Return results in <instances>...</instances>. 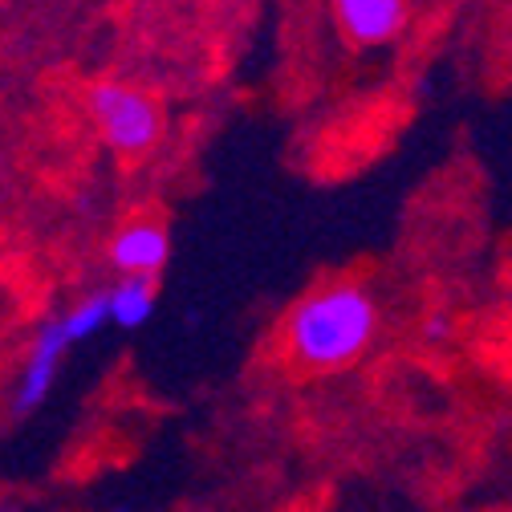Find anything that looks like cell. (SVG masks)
Listing matches in <instances>:
<instances>
[{
    "label": "cell",
    "instance_id": "8992f818",
    "mask_svg": "<svg viewBox=\"0 0 512 512\" xmlns=\"http://www.w3.org/2000/svg\"><path fill=\"white\" fill-rule=\"evenodd\" d=\"M110 297V322L122 330H139L147 317L155 313V277H118Z\"/></svg>",
    "mask_w": 512,
    "mask_h": 512
},
{
    "label": "cell",
    "instance_id": "52a82bcc",
    "mask_svg": "<svg viewBox=\"0 0 512 512\" xmlns=\"http://www.w3.org/2000/svg\"><path fill=\"white\" fill-rule=\"evenodd\" d=\"M447 330H452V317H447V313H431L427 322H423V338L427 342H443Z\"/></svg>",
    "mask_w": 512,
    "mask_h": 512
},
{
    "label": "cell",
    "instance_id": "3957f363",
    "mask_svg": "<svg viewBox=\"0 0 512 512\" xmlns=\"http://www.w3.org/2000/svg\"><path fill=\"white\" fill-rule=\"evenodd\" d=\"M70 346H74V338L66 334V322H61V317H53V322H45L37 330L29 358H25V370H21V382H17V395H13V415H33L49 399L61 354Z\"/></svg>",
    "mask_w": 512,
    "mask_h": 512
},
{
    "label": "cell",
    "instance_id": "277c9868",
    "mask_svg": "<svg viewBox=\"0 0 512 512\" xmlns=\"http://www.w3.org/2000/svg\"><path fill=\"white\" fill-rule=\"evenodd\" d=\"M407 17H411V0H334V21L342 37L358 49L395 41Z\"/></svg>",
    "mask_w": 512,
    "mask_h": 512
},
{
    "label": "cell",
    "instance_id": "6da1fadb",
    "mask_svg": "<svg viewBox=\"0 0 512 512\" xmlns=\"http://www.w3.org/2000/svg\"><path fill=\"white\" fill-rule=\"evenodd\" d=\"M378 334V305L358 281H330L305 293L285 317V354L309 374H334L358 362Z\"/></svg>",
    "mask_w": 512,
    "mask_h": 512
},
{
    "label": "cell",
    "instance_id": "ba28073f",
    "mask_svg": "<svg viewBox=\"0 0 512 512\" xmlns=\"http://www.w3.org/2000/svg\"><path fill=\"white\" fill-rule=\"evenodd\" d=\"M110 512H135V508H126V504H118V508H110Z\"/></svg>",
    "mask_w": 512,
    "mask_h": 512
},
{
    "label": "cell",
    "instance_id": "5b68a950",
    "mask_svg": "<svg viewBox=\"0 0 512 512\" xmlns=\"http://www.w3.org/2000/svg\"><path fill=\"white\" fill-rule=\"evenodd\" d=\"M167 252H171V236L163 224L155 220H131L122 224L106 248L110 265L122 277H159V269L167 265Z\"/></svg>",
    "mask_w": 512,
    "mask_h": 512
},
{
    "label": "cell",
    "instance_id": "7a4b0ae2",
    "mask_svg": "<svg viewBox=\"0 0 512 512\" xmlns=\"http://www.w3.org/2000/svg\"><path fill=\"white\" fill-rule=\"evenodd\" d=\"M86 110L94 118V131L102 143L122 159H143L163 135L159 102L126 82H94L86 90Z\"/></svg>",
    "mask_w": 512,
    "mask_h": 512
}]
</instances>
